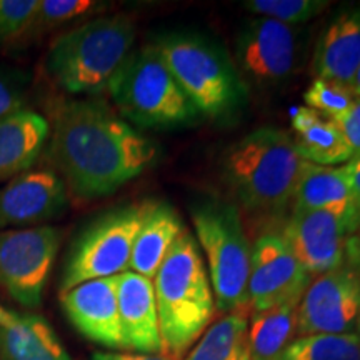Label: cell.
Returning <instances> with one entry per match:
<instances>
[{
    "label": "cell",
    "mask_w": 360,
    "mask_h": 360,
    "mask_svg": "<svg viewBox=\"0 0 360 360\" xmlns=\"http://www.w3.org/2000/svg\"><path fill=\"white\" fill-rule=\"evenodd\" d=\"M159 155L150 139L96 98L62 102L53 112L47 159L80 200L119 191Z\"/></svg>",
    "instance_id": "cell-1"
},
{
    "label": "cell",
    "mask_w": 360,
    "mask_h": 360,
    "mask_svg": "<svg viewBox=\"0 0 360 360\" xmlns=\"http://www.w3.org/2000/svg\"><path fill=\"white\" fill-rule=\"evenodd\" d=\"M162 355L184 360L215 317V299L199 244L186 231L152 278Z\"/></svg>",
    "instance_id": "cell-2"
},
{
    "label": "cell",
    "mask_w": 360,
    "mask_h": 360,
    "mask_svg": "<svg viewBox=\"0 0 360 360\" xmlns=\"http://www.w3.org/2000/svg\"><path fill=\"white\" fill-rule=\"evenodd\" d=\"M302 162L289 134L259 127L225 152L224 177L247 210L277 214L292 204Z\"/></svg>",
    "instance_id": "cell-3"
},
{
    "label": "cell",
    "mask_w": 360,
    "mask_h": 360,
    "mask_svg": "<svg viewBox=\"0 0 360 360\" xmlns=\"http://www.w3.org/2000/svg\"><path fill=\"white\" fill-rule=\"evenodd\" d=\"M134 22L125 15L96 17L62 34L47 53L49 75L74 96L109 90L132 53Z\"/></svg>",
    "instance_id": "cell-4"
},
{
    "label": "cell",
    "mask_w": 360,
    "mask_h": 360,
    "mask_svg": "<svg viewBox=\"0 0 360 360\" xmlns=\"http://www.w3.org/2000/svg\"><path fill=\"white\" fill-rule=\"evenodd\" d=\"M195 240L205 255L215 307L224 315H249V276L252 245L240 214L224 200H202L192 205Z\"/></svg>",
    "instance_id": "cell-5"
},
{
    "label": "cell",
    "mask_w": 360,
    "mask_h": 360,
    "mask_svg": "<svg viewBox=\"0 0 360 360\" xmlns=\"http://www.w3.org/2000/svg\"><path fill=\"white\" fill-rule=\"evenodd\" d=\"M197 112L231 114L245 98L244 79L220 45L199 34L175 32L154 44Z\"/></svg>",
    "instance_id": "cell-6"
},
{
    "label": "cell",
    "mask_w": 360,
    "mask_h": 360,
    "mask_svg": "<svg viewBox=\"0 0 360 360\" xmlns=\"http://www.w3.org/2000/svg\"><path fill=\"white\" fill-rule=\"evenodd\" d=\"M109 94L125 122L141 127L186 124L197 114L155 45L130 53L110 84Z\"/></svg>",
    "instance_id": "cell-7"
},
{
    "label": "cell",
    "mask_w": 360,
    "mask_h": 360,
    "mask_svg": "<svg viewBox=\"0 0 360 360\" xmlns=\"http://www.w3.org/2000/svg\"><path fill=\"white\" fill-rule=\"evenodd\" d=\"M152 202L130 204L102 215L77 238L67 257L60 292L96 278L127 272L135 237Z\"/></svg>",
    "instance_id": "cell-8"
},
{
    "label": "cell",
    "mask_w": 360,
    "mask_h": 360,
    "mask_svg": "<svg viewBox=\"0 0 360 360\" xmlns=\"http://www.w3.org/2000/svg\"><path fill=\"white\" fill-rule=\"evenodd\" d=\"M60 242L51 225L0 232V287L24 307H39Z\"/></svg>",
    "instance_id": "cell-9"
},
{
    "label": "cell",
    "mask_w": 360,
    "mask_h": 360,
    "mask_svg": "<svg viewBox=\"0 0 360 360\" xmlns=\"http://www.w3.org/2000/svg\"><path fill=\"white\" fill-rule=\"evenodd\" d=\"M237 70L259 85L285 82L302 62V40L295 27L267 17L249 19L236 42Z\"/></svg>",
    "instance_id": "cell-10"
},
{
    "label": "cell",
    "mask_w": 360,
    "mask_h": 360,
    "mask_svg": "<svg viewBox=\"0 0 360 360\" xmlns=\"http://www.w3.org/2000/svg\"><path fill=\"white\" fill-rule=\"evenodd\" d=\"M360 321V274L342 265L310 281L297 309V337L350 334Z\"/></svg>",
    "instance_id": "cell-11"
},
{
    "label": "cell",
    "mask_w": 360,
    "mask_h": 360,
    "mask_svg": "<svg viewBox=\"0 0 360 360\" xmlns=\"http://www.w3.org/2000/svg\"><path fill=\"white\" fill-rule=\"evenodd\" d=\"M312 278L292 255L282 233H264L252 245L249 314L300 300Z\"/></svg>",
    "instance_id": "cell-12"
},
{
    "label": "cell",
    "mask_w": 360,
    "mask_h": 360,
    "mask_svg": "<svg viewBox=\"0 0 360 360\" xmlns=\"http://www.w3.org/2000/svg\"><path fill=\"white\" fill-rule=\"evenodd\" d=\"M359 225L323 210H292L282 237L310 277L344 265L347 236Z\"/></svg>",
    "instance_id": "cell-13"
},
{
    "label": "cell",
    "mask_w": 360,
    "mask_h": 360,
    "mask_svg": "<svg viewBox=\"0 0 360 360\" xmlns=\"http://www.w3.org/2000/svg\"><path fill=\"white\" fill-rule=\"evenodd\" d=\"M117 278L103 277L60 292L62 309L79 334L105 349H124Z\"/></svg>",
    "instance_id": "cell-14"
},
{
    "label": "cell",
    "mask_w": 360,
    "mask_h": 360,
    "mask_svg": "<svg viewBox=\"0 0 360 360\" xmlns=\"http://www.w3.org/2000/svg\"><path fill=\"white\" fill-rule=\"evenodd\" d=\"M67 187L51 169H29L0 188V229L29 227L65 209Z\"/></svg>",
    "instance_id": "cell-15"
},
{
    "label": "cell",
    "mask_w": 360,
    "mask_h": 360,
    "mask_svg": "<svg viewBox=\"0 0 360 360\" xmlns=\"http://www.w3.org/2000/svg\"><path fill=\"white\" fill-rule=\"evenodd\" d=\"M117 304L124 349L139 354H162L159 314L152 278L135 272L120 274L117 278Z\"/></svg>",
    "instance_id": "cell-16"
},
{
    "label": "cell",
    "mask_w": 360,
    "mask_h": 360,
    "mask_svg": "<svg viewBox=\"0 0 360 360\" xmlns=\"http://www.w3.org/2000/svg\"><path fill=\"white\" fill-rule=\"evenodd\" d=\"M360 69V4L345 7L322 30L314 53L317 79L352 87Z\"/></svg>",
    "instance_id": "cell-17"
},
{
    "label": "cell",
    "mask_w": 360,
    "mask_h": 360,
    "mask_svg": "<svg viewBox=\"0 0 360 360\" xmlns=\"http://www.w3.org/2000/svg\"><path fill=\"white\" fill-rule=\"evenodd\" d=\"M49 134L47 119L27 107L0 119V184L32 169Z\"/></svg>",
    "instance_id": "cell-18"
},
{
    "label": "cell",
    "mask_w": 360,
    "mask_h": 360,
    "mask_svg": "<svg viewBox=\"0 0 360 360\" xmlns=\"http://www.w3.org/2000/svg\"><path fill=\"white\" fill-rule=\"evenodd\" d=\"M292 210H323L360 224V210L340 167L304 160L292 195Z\"/></svg>",
    "instance_id": "cell-19"
},
{
    "label": "cell",
    "mask_w": 360,
    "mask_h": 360,
    "mask_svg": "<svg viewBox=\"0 0 360 360\" xmlns=\"http://www.w3.org/2000/svg\"><path fill=\"white\" fill-rule=\"evenodd\" d=\"M186 231L187 229L184 227V222L172 205L165 202H152L141 231L135 237L129 265L130 272L154 278L175 242Z\"/></svg>",
    "instance_id": "cell-20"
},
{
    "label": "cell",
    "mask_w": 360,
    "mask_h": 360,
    "mask_svg": "<svg viewBox=\"0 0 360 360\" xmlns=\"http://www.w3.org/2000/svg\"><path fill=\"white\" fill-rule=\"evenodd\" d=\"M290 127L292 141L304 160L334 167L352 159L344 134L330 117L302 105L292 114Z\"/></svg>",
    "instance_id": "cell-21"
},
{
    "label": "cell",
    "mask_w": 360,
    "mask_h": 360,
    "mask_svg": "<svg viewBox=\"0 0 360 360\" xmlns=\"http://www.w3.org/2000/svg\"><path fill=\"white\" fill-rule=\"evenodd\" d=\"M0 360H74L42 315L17 314L0 327Z\"/></svg>",
    "instance_id": "cell-22"
},
{
    "label": "cell",
    "mask_w": 360,
    "mask_h": 360,
    "mask_svg": "<svg viewBox=\"0 0 360 360\" xmlns=\"http://www.w3.org/2000/svg\"><path fill=\"white\" fill-rule=\"evenodd\" d=\"M300 300L250 314V360H277L297 337V309Z\"/></svg>",
    "instance_id": "cell-23"
},
{
    "label": "cell",
    "mask_w": 360,
    "mask_h": 360,
    "mask_svg": "<svg viewBox=\"0 0 360 360\" xmlns=\"http://www.w3.org/2000/svg\"><path fill=\"white\" fill-rule=\"evenodd\" d=\"M184 360H250L247 315L227 314L214 321Z\"/></svg>",
    "instance_id": "cell-24"
},
{
    "label": "cell",
    "mask_w": 360,
    "mask_h": 360,
    "mask_svg": "<svg viewBox=\"0 0 360 360\" xmlns=\"http://www.w3.org/2000/svg\"><path fill=\"white\" fill-rule=\"evenodd\" d=\"M277 360H360V335L350 332L295 337Z\"/></svg>",
    "instance_id": "cell-25"
},
{
    "label": "cell",
    "mask_w": 360,
    "mask_h": 360,
    "mask_svg": "<svg viewBox=\"0 0 360 360\" xmlns=\"http://www.w3.org/2000/svg\"><path fill=\"white\" fill-rule=\"evenodd\" d=\"M105 8V2H96V0H39L32 19L17 42H29L72 20L92 17Z\"/></svg>",
    "instance_id": "cell-26"
},
{
    "label": "cell",
    "mask_w": 360,
    "mask_h": 360,
    "mask_svg": "<svg viewBox=\"0 0 360 360\" xmlns=\"http://www.w3.org/2000/svg\"><path fill=\"white\" fill-rule=\"evenodd\" d=\"M328 2L322 0H249L244 2V8L257 17H267L282 24L297 27L312 20Z\"/></svg>",
    "instance_id": "cell-27"
},
{
    "label": "cell",
    "mask_w": 360,
    "mask_h": 360,
    "mask_svg": "<svg viewBox=\"0 0 360 360\" xmlns=\"http://www.w3.org/2000/svg\"><path fill=\"white\" fill-rule=\"evenodd\" d=\"M355 97L357 96L349 85L315 77L314 82L305 90L304 102L309 109L321 112L330 119H339L352 107Z\"/></svg>",
    "instance_id": "cell-28"
},
{
    "label": "cell",
    "mask_w": 360,
    "mask_h": 360,
    "mask_svg": "<svg viewBox=\"0 0 360 360\" xmlns=\"http://www.w3.org/2000/svg\"><path fill=\"white\" fill-rule=\"evenodd\" d=\"M39 0H0V42H15L32 19Z\"/></svg>",
    "instance_id": "cell-29"
},
{
    "label": "cell",
    "mask_w": 360,
    "mask_h": 360,
    "mask_svg": "<svg viewBox=\"0 0 360 360\" xmlns=\"http://www.w3.org/2000/svg\"><path fill=\"white\" fill-rule=\"evenodd\" d=\"M334 120L344 134L345 142L352 150V157H360V97H355L352 107Z\"/></svg>",
    "instance_id": "cell-30"
},
{
    "label": "cell",
    "mask_w": 360,
    "mask_h": 360,
    "mask_svg": "<svg viewBox=\"0 0 360 360\" xmlns=\"http://www.w3.org/2000/svg\"><path fill=\"white\" fill-rule=\"evenodd\" d=\"M25 96L24 87L13 82L11 77L0 74V119L12 112L24 109Z\"/></svg>",
    "instance_id": "cell-31"
},
{
    "label": "cell",
    "mask_w": 360,
    "mask_h": 360,
    "mask_svg": "<svg viewBox=\"0 0 360 360\" xmlns=\"http://www.w3.org/2000/svg\"><path fill=\"white\" fill-rule=\"evenodd\" d=\"M340 170L344 174V179L347 182L350 192H352L355 205L360 210V157H352V159L342 165Z\"/></svg>",
    "instance_id": "cell-32"
},
{
    "label": "cell",
    "mask_w": 360,
    "mask_h": 360,
    "mask_svg": "<svg viewBox=\"0 0 360 360\" xmlns=\"http://www.w3.org/2000/svg\"><path fill=\"white\" fill-rule=\"evenodd\" d=\"M92 360H172L165 355H148V354H122V352H98L92 354Z\"/></svg>",
    "instance_id": "cell-33"
},
{
    "label": "cell",
    "mask_w": 360,
    "mask_h": 360,
    "mask_svg": "<svg viewBox=\"0 0 360 360\" xmlns=\"http://www.w3.org/2000/svg\"><path fill=\"white\" fill-rule=\"evenodd\" d=\"M17 312H12V310H7L6 307L0 305V327H6L8 323H12L15 321Z\"/></svg>",
    "instance_id": "cell-34"
},
{
    "label": "cell",
    "mask_w": 360,
    "mask_h": 360,
    "mask_svg": "<svg viewBox=\"0 0 360 360\" xmlns=\"http://www.w3.org/2000/svg\"><path fill=\"white\" fill-rule=\"evenodd\" d=\"M352 90H354V94L357 97H360V69H359V72H357V75H355V79H354V84H352Z\"/></svg>",
    "instance_id": "cell-35"
},
{
    "label": "cell",
    "mask_w": 360,
    "mask_h": 360,
    "mask_svg": "<svg viewBox=\"0 0 360 360\" xmlns=\"http://www.w3.org/2000/svg\"><path fill=\"white\" fill-rule=\"evenodd\" d=\"M359 326H360V321H359Z\"/></svg>",
    "instance_id": "cell-36"
}]
</instances>
